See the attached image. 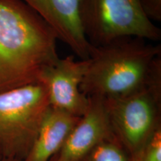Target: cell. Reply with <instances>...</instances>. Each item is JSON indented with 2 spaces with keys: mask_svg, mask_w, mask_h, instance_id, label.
<instances>
[{
  "mask_svg": "<svg viewBox=\"0 0 161 161\" xmlns=\"http://www.w3.org/2000/svg\"><path fill=\"white\" fill-rule=\"evenodd\" d=\"M80 20L94 47L127 37L161 39V30L147 17L140 0H80Z\"/></svg>",
  "mask_w": 161,
  "mask_h": 161,
  "instance_id": "277c9868",
  "label": "cell"
},
{
  "mask_svg": "<svg viewBox=\"0 0 161 161\" xmlns=\"http://www.w3.org/2000/svg\"><path fill=\"white\" fill-rule=\"evenodd\" d=\"M49 108L40 81L0 92V158H25Z\"/></svg>",
  "mask_w": 161,
  "mask_h": 161,
  "instance_id": "3957f363",
  "label": "cell"
},
{
  "mask_svg": "<svg viewBox=\"0 0 161 161\" xmlns=\"http://www.w3.org/2000/svg\"><path fill=\"white\" fill-rule=\"evenodd\" d=\"M130 161H161V128L140 149L130 155Z\"/></svg>",
  "mask_w": 161,
  "mask_h": 161,
  "instance_id": "8fae6325",
  "label": "cell"
},
{
  "mask_svg": "<svg viewBox=\"0 0 161 161\" xmlns=\"http://www.w3.org/2000/svg\"><path fill=\"white\" fill-rule=\"evenodd\" d=\"M34 10L80 59L90 58L93 46L84 35L80 20V0H22Z\"/></svg>",
  "mask_w": 161,
  "mask_h": 161,
  "instance_id": "ba28073f",
  "label": "cell"
},
{
  "mask_svg": "<svg viewBox=\"0 0 161 161\" xmlns=\"http://www.w3.org/2000/svg\"><path fill=\"white\" fill-rule=\"evenodd\" d=\"M57 35L22 0H0V92L35 83L59 58Z\"/></svg>",
  "mask_w": 161,
  "mask_h": 161,
  "instance_id": "6da1fadb",
  "label": "cell"
},
{
  "mask_svg": "<svg viewBox=\"0 0 161 161\" xmlns=\"http://www.w3.org/2000/svg\"><path fill=\"white\" fill-rule=\"evenodd\" d=\"M161 55L160 45L127 37L92 49L80 84L87 97H122L146 87L153 62Z\"/></svg>",
  "mask_w": 161,
  "mask_h": 161,
  "instance_id": "7a4b0ae2",
  "label": "cell"
},
{
  "mask_svg": "<svg viewBox=\"0 0 161 161\" xmlns=\"http://www.w3.org/2000/svg\"><path fill=\"white\" fill-rule=\"evenodd\" d=\"M87 66L88 59L77 60L68 56L59 58L42 71L38 81L47 89L50 108L77 117L84 115L89 98L82 93L80 86Z\"/></svg>",
  "mask_w": 161,
  "mask_h": 161,
  "instance_id": "8992f818",
  "label": "cell"
},
{
  "mask_svg": "<svg viewBox=\"0 0 161 161\" xmlns=\"http://www.w3.org/2000/svg\"><path fill=\"white\" fill-rule=\"evenodd\" d=\"M80 161H130V155L116 138L104 141Z\"/></svg>",
  "mask_w": 161,
  "mask_h": 161,
  "instance_id": "30bf717a",
  "label": "cell"
},
{
  "mask_svg": "<svg viewBox=\"0 0 161 161\" xmlns=\"http://www.w3.org/2000/svg\"><path fill=\"white\" fill-rule=\"evenodd\" d=\"M0 161H17V160H10V159H5V158H0Z\"/></svg>",
  "mask_w": 161,
  "mask_h": 161,
  "instance_id": "4fadbf2b",
  "label": "cell"
},
{
  "mask_svg": "<svg viewBox=\"0 0 161 161\" xmlns=\"http://www.w3.org/2000/svg\"><path fill=\"white\" fill-rule=\"evenodd\" d=\"M80 117L49 108L29 154L23 161H50L59 152Z\"/></svg>",
  "mask_w": 161,
  "mask_h": 161,
  "instance_id": "9c48e42d",
  "label": "cell"
},
{
  "mask_svg": "<svg viewBox=\"0 0 161 161\" xmlns=\"http://www.w3.org/2000/svg\"><path fill=\"white\" fill-rule=\"evenodd\" d=\"M88 98L86 112L70 131L59 152L50 161H80L98 144L114 138L104 98Z\"/></svg>",
  "mask_w": 161,
  "mask_h": 161,
  "instance_id": "52a82bcc",
  "label": "cell"
},
{
  "mask_svg": "<svg viewBox=\"0 0 161 161\" xmlns=\"http://www.w3.org/2000/svg\"><path fill=\"white\" fill-rule=\"evenodd\" d=\"M114 137L129 155L161 128V95L147 88L117 98H104Z\"/></svg>",
  "mask_w": 161,
  "mask_h": 161,
  "instance_id": "5b68a950",
  "label": "cell"
},
{
  "mask_svg": "<svg viewBox=\"0 0 161 161\" xmlns=\"http://www.w3.org/2000/svg\"><path fill=\"white\" fill-rule=\"evenodd\" d=\"M142 9L152 22L161 21V0H140Z\"/></svg>",
  "mask_w": 161,
  "mask_h": 161,
  "instance_id": "7c38bea8",
  "label": "cell"
}]
</instances>
